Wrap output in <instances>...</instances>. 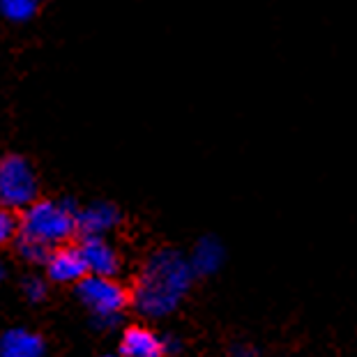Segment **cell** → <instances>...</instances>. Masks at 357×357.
I'll use <instances>...</instances> for the list:
<instances>
[{
  "label": "cell",
  "instance_id": "obj_2",
  "mask_svg": "<svg viewBox=\"0 0 357 357\" xmlns=\"http://www.w3.org/2000/svg\"><path fill=\"white\" fill-rule=\"evenodd\" d=\"M79 208L72 201H33L19 222L21 238L56 249L77 233Z\"/></svg>",
  "mask_w": 357,
  "mask_h": 357
},
{
  "label": "cell",
  "instance_id": "obj_9",
  "mask_svg": "<svg viewBox=\"0 0 357 357\" xmlns=\"http://www.w3.org/2000/svg\"><path fill=\"white\" fill-rule=\"evenodd\" d=\"M0 357H44V339L24 328L7 330L0 337Z\"/></svg>",
  "mask_w": 357,
  "mask_h": 357
},
{
  "label": "cell",
  "instance_id": "obj_10",
  "mask_svg": "<svg viewBox=\"0 0 357 357\" xmlns=\"http://www.w3.org/2000/svg\"><path fill=\"white\" fill-rule=\"evenodd\" d=\"M194 275H212L224 263V247L217 238H203L196 242L192 256H189Z\"/></svg>",
  "mask_w": 357,
  "mask_h": 357
},
{
  "label": "cell",
  "instance_id": "obj_4",
  "mask_svg": "<svg viewBox=\"0 0 357 357\" xmlns=\"http://www.w3.org/2000/svg\"><path fill=\"white\" fill-rule=\"evenodd\" d=\"M77 295L79 300L95 314L100 316H120L129 302L132 295L127 293L123 284H118L113 277H102V275H86L77 284Z\"/></svg>",
  "mask_w": 357,
  "mask_h": 357
},
{
  "label": "cell",
  "instance_id": "obj_12",
  "mask_svg": "<svg viewBox=\"0 0 357 357\" xmlns=\"http://www.w3.org/2000/svg\"><path fill=\"white\" fill-rule=\"evenodd\" d=\"M17 249H19V254L24 256L28 263H47V258L51 254L49 247H44V245H40V242H35V240L21 238V235H19V240H17Z\"/></svg>",
  "mask_w": 357,
  "mask_h": 357
},
{
  "label": "cell",
  "instance_id": "obj_3",
  "mask_svg": "<svg viewBox=\"0 0 357 357\" xmlns=\"http://www.w3.org/2000/svg\"><path fill=\"white\" fill-rule=\"evenodd\" d=\"M37 201V176L26 157L7 155L0 159V205L7 210H24Z\"/></svg>",
  "mask_w": 357,
  "mask_h": 357
},
{
  "label": "cell",
  "instance_id": "obj_6",
  "mask_svg": "<svg viewBox=\"0 0 357 357\" xmlns=\"http://www.w3.org/2000/svg\"><path fill=\"white\" fill-rule=\"evenodd\" d=\"M81 254L86 261L88 275L116 277L120 272V256L104 235H88L81 242Z\"/></svg>",
  "mask_w": 357,
  "mask_h": 357
},
{
  "label": "cell",
  "instance_id": "obj_14",
  "mask_svg": "<svg viewBox=\"0 0 357 357\" xmlns=\"http://www.w3.org/2000/svg\"><path fill=\"white\" fill-rule=\"evenodd\" d=\"M24 293L30 302H42L47 298V284L40 277H28L24 279Z\"/></svg>",
  "mask_w": 357,
  "mask_h": 357
},
{
  "label": "cell",
  "instance_id": "obj_7",
  "mask_svg": "<svg viewBox=\"0 0 357 357\" xmlns=\"http://www.w3.org/2000/svg\"><path fill=\"white\" fill-rule=\"evenodd\" d=\"M120 224V210L113 203H90L88 208L79 210L77 215V231L83 238L88 235H106Z\"/></svg>",
  "mask_w": 357,
  "mask_h": 357
},
{
  "label": "cell",
  "instance_id": "obj_8",
  "mask_svg": "<svg viewBox=\"0 0 357 357\" xmlns=\"http://www.w3.org/2000/svg\"><path fill=\"white\" fill-rule=\"evenodd\" d=\"M120 355L123 357H164L166 344L153 330L134 325V328L125 330L123 339H120Z\"/></svg>",
  "mask_w": 357,
  "mask_h": 357
},
{
  "label": "cell",
  "instance_id": "obj_5",
  "mask_svg": "<svg viewBox=\"0 0 357 357\" xmlns=\"http://www.w3.org/2000/svg\"><path fill=\"white\" fill-rule=\"evenodd\" d=\"M47 275L56 284H79L88 275L81 249L67 245L51 249V254L47 258Z\"/></svg>",
  "mask_w": 357,
  "mask_h": 357
},
{
  "label": "cell",
  "instance_id": "obj_13",
  "mask_svg": "<svg viewBox=\"0 0 357 357\" xmlns=\"http://www.w3.org/2000/svg\"><path fill=\"white\" fill-rule=\"evenodd\" d=\"M19 235V222L12 215V210L3 208L0 210V245H7L10 240H14Z\"/></svg>",
  "mask_w": 357,
  "mask_h": 357
},
{
  "label": "cell",
  "instance_id": "obj_11",
  "mask_svg": "<svg viewBox=\"0 0 357 357\" xmlns=\"http://www.w3.org/2000/svg\"><path fill=\"white\" fill-rule=\"evenodd\" d=\"M40 0H0V12L5 19L14 21V24H24L35 17Z\"/></svg>",
  "mask_w": 357,
  "mask_h": 357
},
{
  "label": "cell",
  "instance_id": "obj_1",
  "mask_svg": "<svg viewBox=\"0 0 357 357\" xmlns=\"http://www.w3.org/2000/svg\"><path fill=\"white\" fill-rule=\"evenodd\" d=\"M192 263L178 249H159L136 279L132 305L148 318H162L176 309L192 286Z\"/></svg>",
  "mask_w": 357,
  "mask_h": 357
},
{
  "label": "cell",
  "instance_id": "obj_16",
  "mask_svg": "<svg viewBox=\"0 0 357 357\" xmlns=\"http://www.w3.org/2000/svg\"><path fill=\"white\" fill-rule=\"evenodd\" d=\"M104 357H116V355H104Z\"/></svg>",
  "mask_w": 357,
  "mask_h": 357
},
{
  "label": "cell",
  "instance_id": "obj_15",
  "mask_svg": "<svg viewBox=\"0 0 357 357\" xmlns=\"http://www.w3.org/2000/svg\"><path fill=\"white\" fill-rule=\"evenodd\" d=\"M0 279H3V265H0Z\"/></svg>",
  "mask_w": 357,
  "mask_h": 357
}]
</instances>
